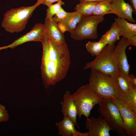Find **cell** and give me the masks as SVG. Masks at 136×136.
<instances>
[{"label": "cell", "instance_id": "3957f363", "mask_svg": "<svg viewBox=\"0 0 136 136\" xmlns=\"http://www.w3.org/2000/svg\"><path fill=\"white\" fill-rule=\"evenodd\" d=\"M41 4L40 1L37 0L32 6H22L7 11L4 15L2 26L11 33L21 32L25 28L34 11Z\"/></svg>", "mask_w": 136, "mask_h": 136}, {"label": "cell", "instance_id": "d4e9b609", "mask_svg": "<svg viewBox=\"0 0 136 136\" xmlns=\"http://www.w3.org/2000/svg\"><path fill=\"white\" fill-rule=\"evenodd\" d=\"M68 13L65 11L62 7L59 12L53 17L52 19L54 22L57 23L63 19Z\"/></svg>", "mask_w": 136, "mask_h": 136}, {"label": "cell", "instance_id": "7402d4cb", "mask_svg": "<svg viewBox=\"0 0 136 136\" xmlns=\"http://www.w3.org/2000/svg\"><path fill=\"white\" fill-rule=\"evenodd\" d=\"M107 45L100 41L95 42L89 41L86 44L85 47L88 52L93 56L100 54Z\"/></svg>", "mask_w": 136, "mask_h": 136}, {"label": "cell", "instance_id": "4316f807", "mask_svg": "<svg viewBox=\"0 0 136 136\" xmlns=\"http://www.w3.org/2000/svg\"><path fill=\"white\" fill-rule=\"evenodd\" d=\"M41 4L46 5L49 7L53 4L55 2H58L62 0H40Z\"/></svg>", "mask_w": 136, "mask_h": 136}, {"label": "cell", "instance_id": "9c48e42d", "mask_svg": "<svg viewBox=\"0 0 136 136\" xmlns=\"http://www.w3.org/2000/svg\"><path fill=\"white\" fill-rule=\"evenodd\" d=\"M133 46L128 39L122 37L115 46L114 54L119 71L127 76L129 75L130 66L128 63L126 50L129 46Z\"/></svg>", "mask_w": 136, "mask_h": 136}, {"label": "cell", "instance_id": "8992f818", "mask_svg": "<svg viewBox=\"0 0 136 136\" xmlns=\"http://www.w3.org/2000/svg\"><path fill=\"white\" fill-rule=\"evenodd\" d=\"M72 94L77 109V116L80 119L83 115L87 118L89 117L91 110L102 98L96 94L89 83L79 87Z\"/></svg>", "mask_w": 136, "mask_h": 136}, {"label": "cell", "instance_id": "30bf717a", "mask_svg": "<svg viewBox=\"0 0 136 136\" xmlns=\"http://www.w3.org/2000/svg\"><path fill=\"white\" fill-rule=\"evenodd\" d=\"M45 31L44 24L37 23L31 30L25 34L21 36L11 44L2 47H0V50L8 48H14L24 43L30 42H42L43 39Z\"/></svg>", "mask_w": 136, "mask_h": 136}, {"label": "cell", "instance_id": "f546056e", "mask_svg": "<svg viewBox=\"0 0 136 136\" xmlns=\"http://www.w3.org/2000/svg\"><path fill=\"white\" fill-rule=\"evenodd\" d=\"M133 10V13L135 14H136V0H129Z\"/></svg>", "mask_w": 136, "mask_h": 136}, {"label": "cell", "instance_id": "603a6c76", "mask_svg": "<svg viewBox=\"0 0 136 136\" xmlns=\"http://www.w3.org/2000/svg\"><path fill=\"white\" fill-rule=\"evenodd\" d=\"M124 95L122 101L136 113V88H133L130 93Z\"/></svg>", "mask_w": 136, "mask_h": 136}, {"label": "cell", "instance_id": "d6986e66", "mask_svg": "<svg viewBox=\"0 0 136 136\" xmlns=\"http://www.w3.org/2000/svg\"><path fill=\"white\" fill-rule=\"evenodd\" d=\"M112 1V0H105L98 2L92 15L104 16L108 14H114L111 4Z\"/></svg>", "mask_w": 136, "mask_h": 136}, {"label": "cell", "instance_id": "7c38bea8", "mask_svg": "<svg viewBox=\"0 0 136 136\" xmlns=\"http://www.w3.org/2000/svg\"><path fill=\"white\" fill-rule=\"evenodd\" d=\"M114 19L120 36L125 38L131 42L133 46H136V24L129 22L125 19L118 17Z\"/></svg>", "mask_w": 136, "mask_h": 136}, {"label": "cell", "instance_id": "4dcf8cb0", "mask_svg": "<svg viewBox=\"0 0 136 136\" xmlns=\"http://www.w3.org/2000/svg\"><path fill=\"white\" fill-rule=\"evenodd\" d=\"M105 0H79L80 2H98Z\"/></svg>", "mask_w": 136, "mask_h": 136}, {"label": "cell", "instance_id": "e0dca14e", "mask_svg": "<svg viewBox=\"0 0 136 136\" xmlns=\"http://www.w3.org/2000/svg\"><path fill=\"white\" fill-rule=\"evenodd\" d=\"M83 16L76 11L69 12L63 19L58 22L63 24L65 26L67 31L71 33L74 30L77 25Z\"/></svg>", "mask_w": 136, "mask_h": 136}, {"label": "cell", "instance_id": "1f68e13d", "mask_svg": "<svg viewBox=\"0 0 136 136\" xmlns=\"http://www.w3.org/2000/svg\"><path fill=\"white\" fill-rule=\"evenodd\" d=\"M115 0H112V2H113V1H115Z\"/></svg>", "mask_w": 136, "mask_h": 136}, {"label": "cell", "instance_id": "6da1fadb", "mask_svg": "<svg viewBox=\"0 0 136 136\" xmlns=\"http://www.w3.org/2000/svg\"><path fill=\"white\" fill-rule=\"evenodd\" d=\"M42 43V78L44 87L47 89L66 77L71 64V57L66 43H57L49 39L45 29Z\"/></svg>", "mask_w": 136, "mask_h": 136}, {"label": "cell", "instance_id": "7a4b0ae2", "mask_svg": "<svg viewBox=\"0 0 136 136\" xmlns=\"http://www.w3.org/2000/svg\"><path fill=\"white\" fill-rule=\"evenodd\" d=\"M91 69L89 84L98 96L102 98H116L122 100L124 95L120 89L115 77Z\"/></svg>", "mask_w": 136, "mask_h": 136}, {"label": "cell", "instance_id": "52a82bcc", "mask_svg": "<svg viewBox=\"0 0 136 136\" xmlns=\"http://www.w3.org/2000/svg\"><path fill=\"white\" fill-rule=\"evenodd\" d=\"M105 20L104 16L92 15L83 16L71 33V37L76 41L95 39L98 37V25Z\"/></svg>", "mask_w": 136, "mask_h": 136}, {"label": "cell", "instance_id": "4fadbf2b", "mask_svg": "<svg viewBox=\"0 0 136 136\" xmlns=\"http://www.w3.org/2000/svg\"><path fill=\"white\" fill-rule=\"evenodd\" d=\"M63 100L60 101V104L61 106V112L63 116L69 117L75 126L79 128L77 122V109L72 94L69 90H67L64 94Z\"/></svg>", "mask_w": 136, "mask_h": 136}, {"label": "cell", "instance_id": "5b68a950", "mask_svg": "<svg viewBox=\"0 0 136 136\" xmlns=\"http://www.w3.org/2000/svg\"><path fill=\"white\" fill-rule=\"evenodd\" d=\"M98 105V111L112 130L119 136L127 135L119 110L111 99L102 98Z\"/></svg>", "mask_w": 136, "mask_h": 136}, {"label": "cell", "instance_id": "484cf974", "mask_svg": "<svg viewBox=\"0 0 136 136\" xmlns=\"http://www.w3.org/2000/svg\"><path fill=\"white\" fill-rule=\"evenodd\" d=\"M9 117V114L6 107L0 104V122L7 121Z\"/></svg>", "mask_w": 136, "mask_h": 136}, {"label": "cell", "instance_id": "44dd1931", "mask_svg": "<svg viewBox=\"0 0 136 136\" xmlns=\"http://www.w3.org/2000/svg\"><path fill=\"white\" fill-rule=\"evenodd\" d=\"M128 76H127L119 71L118 75L115 77L120 89L124 94H128L132 91L133 88H136L132 87L129 81Z\"/></svg>", "mask_w": 136, "mask_h": 136}, {"label": "cell", "instance_id": "ac0fdd59", "mask_svg": "<svg viewBox=\"0 0 136 136\" xmlns=\"http://www.w3.org/2000/svg\"><path fill=\"white\" fill-rule=\"evenodd\" d=\"M120 37L118 28L114 22L112 24L110 29L102 36L99 41L107 45L114 44L120 40Z\"/></svg>", "mask_w": 136, "mask_h": 136}, {"label": "cell", "instance_id": "8fae6325", "mask_svg": "<svg viewBox=\"0 0 136 136\" xmlns=\"http://www.w3.org/2000/svg\"><path fill=\"white\" fill-rule=\"evenodd\" d=\"M85 126L88 136H110L112 130L105 120L100 116L97 118H87Z\"/></svg>", "mask_w": 136, "mask_h": 136}, {"label": "cell", "instance_id": "277c9868", "mask_svg": "<svg viewBox=\"0 0 136 136\" xmlns=\"http://www.w3.org/2000/svg\"><path fill=\"white\" fill-rule=\"evenodd\" d=\"M115 46L107 45L94 60L85 64L83 69H92L116 77L119 71L114 54Z\"/></svg>", "mask_w": 136, "mask_h": 136}, {"label": "cell", "instance_id": "f1b7e54d", "mask_svg": "<svg viewBox=\"0 0 136 136\" xmlns=\"http://www.w3.org/2000/svg\"><path fill=\"white\" fill-rule=\"evenodd\" d=\"M57 27L62 33L63 34L67 31L65 26L60 23L58 22L57 23Z\"/></svg>", "mask_w": 136, "mask_h": 136}, {"label": "cell", "instance_id": "9a60e30c", "mask_svg": "<svg viewBox=\"0 0 136 136\" xmlns=\"http://www.w3.org/2000/svg\"><path fill=\"white\" fill-rule=\"evenodd\" d=\"M44 24L46 33L49 39L57 43L66 42L63 34L52 18H46Z\"/></svg>", "mask_w": 136, "mask_h": 136}, {"label": "cell", "instance_id": "cb8c5ba5", "mask_svg": "<svg viewBox=\"0 0 136 136\" xmlns=\"http://www.w3.org/2000/svg\"><path fill=\"white\" fill-rule=\"evenodd\" d=\"M64 4V3L62 1H61L57 2L56 4H52L48 7L46 10V18H52L59 12L62 6Z\"/></svg>", "mask_w": 136, "mask_h": 136}, {"label": "cell", "instance_id": "ffe728a7", "mask_svg": "<svg viewBox=\"0 0 136 136\" xmlns=\"http://www.w3.org/2000/svg\"><path fill=\"white\" fill-rule=\"evenodd\" d=\"M98 2H83L77 4L75 7V10L83 16L93 14L94 8Z\"/></svg>", "mask_w": 136, "mask_h": 136}, {"label": "cell", "instance_id": "ba28073f", "mask_svg": "<svg viewBox=\"0 0 136 136\" xmlns=\"http://www.w3.org/2000/svg\"><path fill=\"white\" fill-rule=\"evenodd\" d=\"M118 107L122 119L126 135H136V113L122 100L117 98H111Z\"/></svg>", "mask_w": 136, "mask_h": 136}, {"label": "cell", "instance_id": "5bb4252c", "mask_svg": "<svg viewBox=\"0 0 136 136\" xmlns=\"http://www.w3.org/2000/svg\"><path fill=\"white\" fill-rule=\"evenodd\" d=\"M114 13L118 17L126 19L131 23H135L132 14L133 9L131 6L124 0H115L111 3Z\"/></svg>", "mask_w": 136, "mask_h": 136}, {"label": "cell", "instance_id": "83f0119b", "mask_svg": "<svg viewBox=\"0 0 136 136\" xmlns=\"http://www.w3.org/2000/svg\"><path fill=\"white\" fill-rule=\"evenodd\" d=\"M128 79L132 87L136 88V78L132 74L129 75Z\"/></svg>", "mask_w": 136, "mask_h": 136}, {"label": "cell", "instance_id": "2e32d148", "mask_svg": "<svg viewBox=\"0 0 136 136\" xmlns=\"http://www.w3.org/2000/svg\"><path fill=\"white\" fill-rule=\"evenodd\" d=\"M59 134L62 136H78L80 132L76 130L72 119L67 116H64L61 121L55 124Z\"/></svg>", "mask_w": 136, "mask_h": 136}]
</instances>
